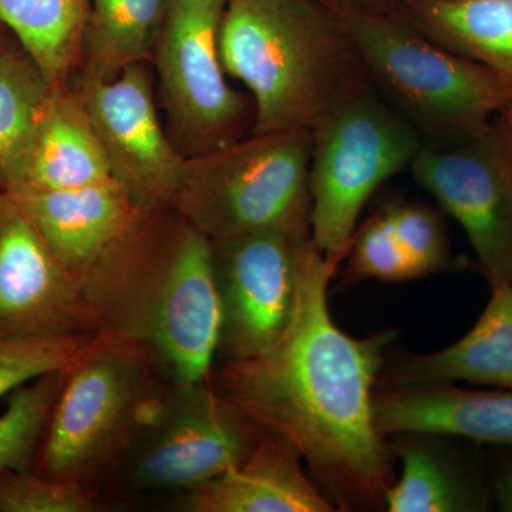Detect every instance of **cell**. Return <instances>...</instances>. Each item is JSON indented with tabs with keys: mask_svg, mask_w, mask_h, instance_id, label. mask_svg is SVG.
I'll use <instances>...</instances> for the list:
<instances>
[{
	"mask_svg": "<svg viewBox=\"0 0 512 512\" xmlns=\"http://www.w3.org/2000/svg\"><path fill=\"white\" fill-rule=\"evenodd\" d=\"M336 271L309 239L288 328L265 352L215 365L210 384L295 447L336 511L382 510L393 451L377 427L375 394L394 332L356 339L336 325L328 306Z\"/></svg>",
	"mask_w": 512,
	"mask_h": 512,
	"instance_id": "1",
	"label": "cell"
},
{
	"mask_svg": "<svg viewBox=\"0 0 512 512\" xmlns=\"http://www.w3.org/2000/svg\"><path fill=\"white\" fill-rule=\"evenodd\" d=\"M220 50L254 97L251 134L312 130L370 82L342 16L316 0H228Z\"/></svg>",
	"mask_w": 512,
	"mask_h": 512,
	"instance_id": "2",
	"label": "cell"
},
{
	"mask_svg": "<svg viewBox=\"0 0 512 512\" xmlns=\"http://www.w3.org/2000/svg\"><path fill=\"white\" fill-rule=\"evenodd\" d=\"M94 311L101 329L140 343L168 379L210 383L221 322L211 239L168 208L146 251Z\"/></svg>",
	"mask_w": 512,
	"mask_h": 512,
	"instance_id": "3",
	"label": "cell"
},
{
	"mask_svg": "<svg viewBox=\"0 0 512 512\" xmlns=\"http://www.w3.org/2000/svg\"><path fill=\"white\" fill-rule=\"evenodd\" d=\"M170 382L140 343L94 333L67 369L33 471L100 495Z\"/></svg>",
	"mask_w": 512,
	"mask_h": 512,
	"instance_id": "4",
	"label": "cell"
},
{
	"mask_svg": "<svg viewBox=\"0 0 512 512\" xmlns=\"http://www.w3.org/2000/svg\"><path fill=\"white\" fill-rule=\"evenodd\" d=\"M370 82L424 143L476 133L512 103V84L448 52L407 20L339 12Z\"/></svg>",
	"mask_w": 512,
	"mask_h": 512,
	"instance_id": "5",
	"label": "cell"
},
{
	"mask_svg": "<svg viewBox=\"0 0 512 512\" xmlns=\"http://www.w3.org/2000/svg\"><path fill=\"white\" fill-rule=\"evenodd\" d=\"M312 130L249 134L188 157L171 208L210 239L259 231L311 238Z\"/></svg>",
	"mask_w": 512,
	"mask_h": 512,
	"instance_id": "6",
	"label": "cell"
},
{
	"mask_svg": "<svg viewBox=\"0 0 512 512\" xmlns=\"http://www.w3.org/2000/svg\"><path fill=\"white\" fill-rule=\"evenodd\" d=\"M311 241L330 264L345 261L373 192L410 168L424 141L372 82L312 128Z\"/></svg>",
	"mask_w": 512,
	"mask_h": 512,
	"instance_id": "7",
	"label": "cell"
},
{
	"mask_svg": "<svg viewBox=\"0 0 512 512\" xmlns=\"http://www.w3.org/2000/svg\"><path fill=\"white\" fill-rule=\"evenodd\" d=\"M264 433L210 383L171 380L106 490H194L247 460Z\"/></svg>",
	"mask_w": 512,
	"mask_h": 512,
	"instance_id": "8",
	"label": "cell"
},
{
	"mask_svg": "<svg viewBox=\"0 0 512 512\" xmlns=\"http://www.w3.org/2000/svg\"><path fill=\"white\" fill-rule=\"evenodd\" d=\"M228 0H164L154 47L168 136L185 158L249 136L248 106L228 83L220 35Z\"/></svg>",
	"mask_w": 512,
	"mask_h": 512,
	"instance_id": "9",
	"label": "cell"
},
{
	"mask_svg": "<svg viewBox=\"0 0 512 512\" xmlns=\"http://www.w3.org/2000/svg\"><path fill=\"white\" fill-rule=\"evenodd\" d=\"M410 170L466 232L491 288L512 282V124L505 114L476 133L424 143Z\"/></svg>",
	"mask_w": 512,
	"mask_h": 512,
	"instance_id": "10",
	"label": "cell"
},
{
	"mask_svg": "<svg viewBox=\"0 0 512 512\" xmlns=\"http://www.w3.org/2000/svg\"><path fill=\"white\" fill-rule=\"evenodd\" d=\"M12 195L92 308L146 251L165 211L141 210L114 181Z\"/></svg>",
	"mask_w": 512,
	"mask_h": 512,
	"instance_id": "11",
	"label": "cell"
},
{
	"mask_svg": "<svg viewBox=\"0 0 512 512\" xmlns=\"http://www.w3.org/2000/svg\"><path fill=\"white\" fill-rule=\"evenodd\" d=\"M309 239L279 231L211 239L221 312L215 365L259 355L281 338L295 308L299 258Z\"/></svg>",
	"mask_w": 512,
	"mask_h": 512,
	"instance_id": "12",
	"label": "cell"
},
{
	"mask_svg": "<svg viewBox=\"0 0 512 512\" xmlns=\"http://www.w3.org/2000/svg\"><path fill=\"white\" fill-rule=\"evenodd\" d=\"M153 74L133 64L110 80L76 77L72 89L99 138L111 178L141 210H167L187 158L158 116Z\"/></svg>",
	"mask_w": 512,
	"mask_h": 512,
	"instance_id": "13",
	"label": "cell"
},
{
	"mask_svg": "<svg viewBox=\"0 0 512 512\" xmlns=\"http://www.w3.org/2000/svg\"><path fill=\"white\" fill-rule=\"evenodd\" d=\"M101 322L15 195L0 191V338L93 335Z\"/></svg>",
	"mask_w": 512,
	"mask_h": 512,
	"instance_id": "14",
	"label": "cell"
},
{
	"mask_svg": "<svg viewBox=\"0 0 512 512\" xmlns=\"http://www.w3.org/2000/svg\"><path fill=\"white\" fill-rule=\"evenodd\" d=\"M291 443L265 431L247 460L210 483L181 493L188 512H333L335 505L306 476Z\"/></svg>",
	"mask_w": 512,
	"mask_h": 512,
	"instance_id": "15",
	"label": "cell"
},
{
	"mask_svg": "<svg viewBox=\"0 0 512 512\" xmlns=\"http://www.w3.org/2000/svg\"><path fill=\"white\" fill-rule=\"evenodd\" d=\"M384 436L429 433L478 443H512V390H467L454 383L423 384L375 394Z\"/></svg>",
	"mask_w": 512,
	"mask_h": 512,
	"instance_id": "16",
	"label": "cell"
},
{
	"mask_svg": "<svg viewBox=\"0 0 512 512\" xmlns=\"http://www.w3.org/2000/svg\"><path fill=\"white\" fill-rule=\"evenodd\" d=\"M476 325L454 345L383 365L382 390L466 382L512 390V282L495 286Z\"/></svg>",
	"mask_w": 512,
	"mask_h": 512,
	"instance_id": "17",
	"label": "cell"
},
{
	"mask_svg": "<svg viewBox=\"0 0 512 512\" xmlns=\"http://www.w3.org/2000/svg\"><path fill=\"white\" fill-rule=\"evenodd\" d=\"M109 181V164L79 96L72 87L53 93L20 191L77 190Z\"/></svg>",
	"mask_w": 512,
	"mask_h": 512,
	"instance_id": "18",
	"label": "cell"
},
{
	"mask_svg": "<svg viewBox=\"0 0 512 512\" xmlns=\"http://www.w3.org/2000/svg\"><path fill=\"white\" fill-rule=\"evenodd\" d=\"M407 22L512 84V0H419Z\"/></svg>",
	"mask_w": 512,
	"mask_h": 512,
	"instance_id": "19",
	"label": "cell"
},
{
	"mask_svg": "<svg viewBox=\"0 0 512 512\" xmlns=\"http://www.w3.org/2000/svg\"><path fill=\"white\" fill-rule=\"evenodd\" d=\"M87 0H0V23L55 92L72 86L83 62Z\"/></svg>",
	"mask_w": 512,
	"mask_h": 512,
	"instance_id": "20",
	"label": "cell"
},
{
	"mask_svg": "<svg viewBox=\"0 0 512 512\" xmlns=\"http://www.w3.org/2000/svg\"><path fill=\"white\" fill-rule=\"evenodd\" d=\"M389 441L402 460V476L384 494L389 512H460L477 508V497L439 434L399 433Z\"/></svg>",
	"mask_w": 512,
	"mask_h": 512,
	"instance_id": "21",
	"label": "cell"
},
{
	"mask_svg": "<svg viewBox=\"0 0 512 512\" xmlns=\"http://www.w3.org/2000/svg\"><path fill=\"white\" fill-rule=\"evenodd\" d=\"M55 90L22 49L10 45L0 56V188H25L37 131Z\"/></svg>",
	"mask_w": 512,
	"mask_h": 512,
	"instance_id": "22",
	"label": "cell"
},
{
	"mask_svg": "<svg viewBox=\"0 0 512 512\" xmlns=\"http://www.w3.org/2000/svg\"><path fill=\"white\" fill-rule=\"evenodd\" d=\"M163 13L164 0H87L83 62L76 77L110 80L153 59Z\"/></svg>",
	"mask_w": 512,
	"mask_h": 512,
	"instance_id": "23",
	"label": "cell"
},
{
	"mask_svg": "<svg viewBox=\"0 0 512 512\" xmlns=\"http://www.w3.org/2000/svg\"><path fill=\"white\" fill-rule=\"evenodd\" d=\"M66 372L37 377L10 393L0 416V471L33 470Z\"/></svg>",
	"mask_w": 512,
	"mask_h": 512,
	"instance_id": "24",
	"label": "cell"
},
{
	"mask_svg": "<svg viewBox=\"0 0 512 512\" xmlns=\"http://www.w3.org/2000/svg\"><path fill=\"white\" fill-rule=\"evenodd\" d=\"M93 335L0 338V399L37 377L69 369Z\"/></svg>",
	"mask_w": 512,
	"mask_h": 512,
	"instance_id": "25",
	"label": "cell"
},
{
	"mask_svg": "<svg viewBox=\"0 0 512 512\" xmlns=\"http://www.w3.org/2000/svg\"><path fill=\"white\" fill-rule=\"evenodd\" d=\"M346 259L348 266L340 276L345 286L369 279L390 284L420 278L382 211L355 234Z\"/></svg>",
	"mask_w": 512,
	"mask_h": 512,
	"instance_id": "26",
	"label": "cell"
},
{
	"mask_svg": "<svg viewBox=\"0 0 512 512\" xmlns=\"http://www.w3.org/2000/svg\"><path fill=\"white\" fill-rule=\"evenodd\" d=\"M382 214L420 278L446 271L453 265L443 222L431 208L414 202L393 201L383 208Z\"/></svg>",
	"mask_w": 512,
	"mask_h": 512,
	"instance_id": "27",
	"label": "cell"
},
{
	"mask_svg": "<svg viewBox=\"0 0 512 512\" xmlns=\"http://www.w3.org/2000/svg\"><path fill=\"white\" fill-rule=\"evenodd\" d=\"M99 495L36 471H0V512H92Z\"/></svg>",
	"mask_w": 512,
	"mask_h": 512,
	"instance_id": "28",
	"label": "cell"
},
{
	"mask_svg": "<svg viewBox=\"0 0 512 512\" xmlns=\"http://www.w3.org/2000/svg\"><path fill=\"white\" fill-rule=\"evenodd\" d=\"M498 498H500L501 510L512 512V464L505 470L498 484Z\"/></svg>",
	"mask_w": 512,
	"mask_h": 512,
	"instance_id": "29",
	"label": "cell"
},
{
	"mask_svg": "<svg viewBox=\"0 0 512 512\" xmlns=\"http://www.w3.org/2000/svg\"><path fill=\"white\" fill-rule=\"evenodd\" d=\"M0 26H3L2 23H0ZM10 45H12V43H9V40L3 35L2 29H0V56L8 50Z\"/></svg>",
	"mask_w": 512,
	"mask_h": 512,
	"instance_id": "30",
	"label": "cell"
},
{
	"mask_svg": "<svg viewBox=\"0 0 512 512\" xmlns=\"http://www.w3.org/2000/svg\"><path fill=\"white\" fill-rule=\"evenodd\" d=\"M360 2H363V5H386V3L390 2H396V0H360Z\"/></svg>",
	"mask_w": 512,
	"mask_h": 512,
	"instance_id": "31",
	"label": "cell"
},
{
	"mask_svg": "<svg viewBox=\"0 0 512 512\" xmlns=\"http://www.w3.org/2000/svg\"><path fill=\"white\" fill-rule=\"evenodd\" d=\"M505 116H507V119L510 120V123L512 124V103L511 106L508 107L507 110L504 111Z\"/></svg>",
	"mask_w": 512,
	"mask_h": 512,
	"instance_id": "32",
	"label": "cell"
},
{
	"mask_svg": "<svg viewBox=\"0 0 512 512\" xmlns=\"http://www.w3.org/2000/svg\"><path fill=\"white\" fill-rule=\"evenodd\" d=\"M0 191H2V188H0Z\"/></svg>",
	"mask_w": 512,
	"mask_h": 512,
	"instance_id": "33",
	"label": "cell"
}]
</instances>
